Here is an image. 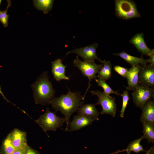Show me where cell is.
I'll list each match as a JSON object with an SVG mask.
<instances>
[{"mask_svg": "<svg viewBox=\"0 0 154 154\" xmlns=\"http://www.w3.org/2000/svg\"><path fill=\"white\" fill-rule=\"evenodd\" d=\"M68 89L66 94L54 98L50 103L56 112L60 111L64 116L66 123V131H68L70 118L72 114L77 111L84 103L82 96L79 92H72Z\"/></svg>", "mask_w": 154, "mask_h": 154, "instance_id": "6da1fadb", "label": "cell"}, {"mask_svg": "<svg viewBox=\"0 0 154 154\" xmlns=\"http://www.w3.org/2000/svg\"><path fill=\"white\" fill-rule=\"evenodd\" d=\"M47 73L44 72L32 86L35 101L37 104H49L54 98L55 92L49 81Z\"/></svg>", "mask_w": 154, "mask_h": 154, "instance_id": "7a4b0ae2", "label": "cell"}, {"mask_svg": "<svg viewBox=\"0 0 154 154\" xmlns=\"http://www.w3.org/2000/svg\"><path fill=\"white\" fill-rule=\"evenodd\" d=\"M115 14L118 18L124 20L141 17L136 4L132 0H115Z\"/></svg>", "mask_w": 154, "mask_h": 154, "instance_id": "3957f363", "label": "cell"}, {"mask_svg": "<svg viewBox=\"0 0 154 154\" xmlns=\"http://www.w3.org/2000/svg\"><path fill=\"white\" fill-rule=\"evenodd\" d=\"M35 121L49 137L47 131H56L58 128L63 125L65 120L64 118L56 116L55 112L50 111L47 108L45 113L40 115Z\"/></svg>", "mask_w": 154, "mask_h": 154, "instance_id": "277c9868", "label": "cell"}, {"mask_svg": "<svg viewBox=\"0 0 154 154\" xmlns=\"http://www.w3.org/2000/svg\"><path fill=\"white\" fill-rule=\"evenodd\" d=\"M73 64L74 66L81 71L83 75L87 77L89 80L87 89L83 97L84 100L86 93L91 86L90 82L97 77L96 74L102 67V64H96L94 60L82 61L79 58L78 56H77L73 61Z\"/></svg>", "mask_w": 154, "mask_h": 154, "instance_id": "5b68a950", "label": "cell"}, {"mask_svg": "<svg viewBox=\"0 0 154 154\" xmlns=\"http://www.w3.org/2000/svg\"><path fill=\"white\" fill-rule=\"evenodd\" d=\"M90 92L93 95H96L98 97V102L95 104H99L102 106V110L100 114H107L114 117L117 111L115 98L100 90H92Z\"/></svg>", "mask_w": 154, "mask_h": 154, "instance_id": "8992f818", "label": "cell"}, {"mask_svg": "<svg viewBox=\"0 0 154 154\" xmlns=\"http://www.w3.org/2000/svg\"><path fill=\"white\" fill-rule=\"evenodd\" d=\"M154 88L139 84L131 93L134 103L141 108L152 98H154Z\"/></svg>", "mask_w": 154, "mask_h": 154, "instance_id": "52a82bcc", "label": "cell"}, {"mask_svg": "<svg viewBox=\"0 0 154 154\" xmlns=\"http://www.w3.org/2000/svg\"><path fill=\"white\" fill-rule=\"evenodd\" d=\"M98 46L97 43H95L83 47L77 48L68 52L66 55L71 53L76 54L81 57L84 61H92L97 60L102 63V60L99 58L96 53V50Z\"/></svg>", "mask_w": 154, "mask_h": 154, "instance_id": "ba28073f", "label": "cell"}, {"mask_svg": "<svg viewBox=\"0 0 154 154\" xmlns=\"http://www.w3.org/2000/svg\"><path fill=\"white\" fill-rule=\"evenodd\" d=\"M138 83L154 88V65L149 63L143 66L140 65L138 73Z\"/></svg>", "mask_w": 154, "mask_h": 154, "instance_id": "9c48e42d", "label": "cell"}, {"mask_svg": "<svg viewBox=\"0 0 154 154\" xmlns=\"http://www.w3.org/2000/svg\"><path fill=\"white\" fill-rule=\"evenodd\" d=\"M8 135L15 149H25L28 146L26 132L18 129H15Z\"/></svg>", "mask_w": 154, "mask_h": 154, "instance_id": "30bf717a", "label": "cell"}, {"mask_svg": "<svg viewBox=\"0 0 154 154\" xmlns=\"http://www.w3.org/2000/svg\"><path fill=\"white\" fill-rule=\"evenodd\" d=\"M144 36L143 33H136L130 39L129 42L133 44L142 54L149 56L154 53V49H151L147 46Z\"/></svg>", "mask_w": 154, "mask_h": 154, "instance_id": "8fae6325", "label": "cell"}, {"mask_svg": "<svg viewBox=\"0 0 154 154\" xmlns=\"http://www.w3.org/2000/svg\"><path fill=\"white\" fill-rule=\"evenodd\" d=\"M95 120L89 117L81 115H75L73 119L70 122L68 131L78 130L90 125Z\"/></svg>", "mask_w": 154, "mask_h": 154, "instance_id": "7c38bea8", "label": "cell"}, {"mask_svg": "<svg viewBox=\"0 0 154 154\" xmlns=\"http://www.w3.org/2000/svg\"><path fill=\"white\" fill-rule=\"evenodd\" d=\"M141 65L132 66L128 69L126 77L127 82L126 88L127 90L133 91L138 85V73Z\"/></svg>", "mask_w": 154, "mask_h": 154, "instance_id": "4fadbf2b", "label": "cell"}, {"mask_svg": "<svg viewBox=\"0 0 154 154\" xmlns=\"http://www.w3.org/2000/svg\"><path fill=\"white\" fill-rule=\"evenodd\" d=\"M66 67L60 59H57L52 62V72L54 78L57 81L69 80V78L65 74Z\"/></svg>", "mask_w": 154, "mask_h": 154, "instance_id": "5bb4252c", "label": "cell"}, {"mask_svg": "<svg viewBox=\"0 0 154 154\" xmlns=\"http://www.w3.org/2000/svg\"><path fill=\"white\" fill-rule=\"evenodd\" d=\"M141 121L154 124V102L150 100L142 108Z\"/></svg>", "mask_w": 154, "mask_h": 154, "instance_id": "9a60e30c", "label": "cell"}, {"mask_svg": "<svg viewBox=\"0 0 154 154\" xmlns=\"http://www.w3.org/2000/svg\"><path fill=\"white\" fill-rule=\"evenodd\" d=\"M112 54L120 57L132 66L137 65L143 66L149 63L148 59H144L143 54L140 57H137L129 55L124 51Z\"/></svg>", "mask_w": 154, "mask_h": 154, "instance_id": "2e32d148", "label": "cell"}, {"mask_svg": "<svg viewBox=\"0 0 154 154\" xmlns=\"http://www.w3.org/2000/svg\"><path fill=\"white\" fill-rule=\"evenodd\" d=\"M96 105L92 104H82L77 110L78 115L89 117L95 121L99 120L100 114L96 108Z\"/></svg>", "mask_w": 154, "mask_h": 154, "instance_id": "e0dca14e", "label": "cell"}, {"mask_svg": "<svg viewBox=\"0 0 154 154\" xmlns=\"http://www.w3.org/2000/svg\"><path fill=\"white\" fill-rule=\"evenodd\" d=\"M102 66L98 72L99 77L105 80L109 79L111 77L112 65L110 61L102 60Z\"/></svg>", "mask_w": 154, "mask_h": 154, "instance_id": "ac0fdd59", "label": "cell"}, {"mask_svg": "<svg viewBox=\"0 0 154 154\" xmlns=\"http://www.w3.org/2000/svg\"><path fill=\"white\" fill-rule=\"evenodd\" d=\"M54 1L52 0H35L33 1L34 5L39 10L44 13H47L52 7Z\"/></svg>", "mask_w": 154, "mask_h": 154, "instance_id": "d6986e66", "label": "cell"}, {"mask_svg": "<svg viewBox=\"0 0 154 154\" xmlns=\"http://www.w3.org/2000/svg\"><path fill=\"white\" fill-rule=\"evenodd\" d=\"M144 139H145L143 135L140 138L131 142L125 149V151L126 152L127 154H130L132 151L137 153L140 152L146 151L140 144L141 141Z\"/></svg>", "mask_w": 154, "mask_h": 154, "instance_id": "ffe728a7", "label": "cell"}, {"mask_svg": "<svg viewBox=\"0 0 154 154\" xmlns=\"http://www.w3.org/2000/svg\"><path fill=\"white\" fill-rule=\"evenodd\" d=\"M143 136L149 143L154 142V124L143 122Z\"/></svg>", "mask_w": 154, "mask_h": 154, "instance_id": "44dd1931", "label": "cell"}, {"mask_svg": "<svg viewBox=\"0 0 154 154\" xmlns=\"http://www.w3.org/2000/svg\"><path fill=\"white\" fill-rule=\"evenodd\" d=\"M97 79H95V80L99 86L102 87L104 90L103 92L106 94L110 95V94H116L117 95H120V93L118 92V91L114 90L106 82V81L103 79L97 77Z\"/></svg>", "mask_w": 154, "mask_h": 154, "instance_id": "7402d4cb", "label": "cell"}, {"mask_svg": "<svg viewBox=\"0 0 154 154\" xmlns=\"http://www.w3.org/2000/svg\"><path fill=\"white\" fill-rule=\"evenodd\" d=\"M15 150L8 135L4 141L0 154H12Z\"/></svg>", "mask_w": 154, "mask_h": 154, "instance_id": "603a6c76", "label": "cell"}, {"mask_svg": "<svg viewBox=\"0 0 154 154\" xmlns=\"http://www.w3.org/2000/svg\"><path fill=\"white\" fill-rule=\"evenodd\" d=\"M7 5L6 9L3 11L0 10V22L5 27H7L8 25L9 15L7 14V11L11 4V0H7Z\"/></svg>", "mask_w": 154, "mask_h": 154, "instance_id": "cb8c5ba5", "label": "cell"}, {"mask_svg": "<svg viewBox=\"0 0 154 154\" xmlns=\"http://www.w3.org/2000/svg\"><path fill=\"white\" fill-rule=\"evenodd\" d=\"M122 107L120 112V116L121 118L124 117V112L129 99V95L127 90L123 91L122 94Z\"/></svg>", "mask_w": 154, "mask_h": 154, "instance_id": "d4e9b609", "label": "cell"}, {"mask_svg": "<svg viewBox=\"0 0 154 154\" xmlns=\"http://www.w3.org/2000/svg\"><path fill=\"white\" fill-rule=\"evenodd\" d=\"M114 70L122 77L125 78L127 73L128 69L121 66L116 65L113 68Z\"/></svg>", "mask_w": 154, "mask_h": 154, "instance_id": "484cf974", "label": "cell"}, {"mask_svg": "<svg viewBox=\"0 0 154 154\" xmlns=\"http://www.w3.org/2000/svg\"><path fill=\"white\" fill-rule=\"evenodd\" d=\"M24 154H41L38 151L34 149L29 145L26 148Z\"/></svg>", "mask_w": 154, "mask_h": 154, "instance_id": "4316f807", "label": "cell"}, {"mask_svg": "<svg viewBox=\"0 0 154 154\" xmlns=\"http://www.w3.org/2000/svg\"><path fill=\"white\" fill-rule=\"evenodd\" d=\"M26 149H15V151L12 154H24Z\"/></svg>", "mask_w": 154, "mask_h": 154, "instance_id": "83f0119b", "label": "cell"}, {"mask_svg": "<svg viewBox=\"0 0 154 154\" xmlns=\"http://www.w3.org/2000/svg\"><path fill=\"white\" fill-rule=\"evenodd\" d=\"M149 63L154 65V53L151 54L148 59Z\"/></svg>", "mask_w": 154, "mask_h": 154, "instance_id": "f1b7e54d", "label": "cell"}, {"mask_svg": "<svg viewBox=\"0 0 154 154\" xmlns=\"http://www.w3.org/2000/svg\"><path fill=\"white\" fill-rule=\"evenodd\" d=\"M0 94H1L2 96H3V98L5 100H6L7 102H10L6 98V97L5 96L3 93L2 92V91L1 90V86H0Z\"/></svg>", "mask_w": 154, "mask_h": 154, "instance_id": "f546056e", "label": "cell"}, {"mask_svg": "<svg viewBox=\"0 0 154 154\" xmlns=\"http://www.w3.org/2000/svg\"><path fill=\"white\" fill-rule=\"evenodd\" d=\"M124 151H125L124 149H123L122 150H119L117 151H116L115 152L112 153H110V154H117L119 153L123 152Z\"/></svg>", "mask_w": 154, "mask_h": 154, "instance_id": "4dcf8cb0", "label": "cell"}, {"mask_svg": "<svg viewBox=\"0 0 154 154\" xmlns=\"http://www.w3.org/2000/svg\"><path fill=\"white\" fill-rule=\"evenodd\" d=\"M151 148L147 151H146L145 154H151Z\"/></svg>", "mask_w": 154, "mask_h": 154, "instance_id": "1f68e13d", "label": "cell"}, {"mask_svg": "<svg viewBox=\"0 0 154 154\" xmlns=\"http://www.w3.org/2000/svg\"><path fill=\"white\" fill-rule=\"evenodd\" d=\"M1 2H2V0H0V5L1 3Z\"/></svg>", "mask_w": 154, "mask_h": 154, "instance_id": "d6a6232c", "label": "cell"}]
</instances>
